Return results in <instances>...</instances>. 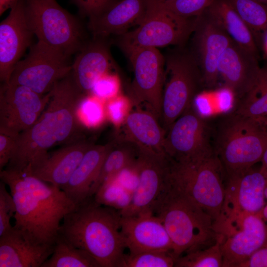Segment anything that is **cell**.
Listing matches in <instances>:
<instances>
[{"mask_svg":"<svg viewBox=\"0 0 267 267\" xmlns=\"http://www.w3.org/2000/svg\"><path fill=\"white\" fill-rule=\"evenodd\" d=\"M121 233L129 254L148 251L173 253L171 239L161 220L152 212L121 216Z\"/></svg>","mask_w":267,"mask_h":267,"instance_id":"obj_19","label":"cell"},{"mask_svg":"<svg viewBox=\"0 0 267 267\" xmlns=\"http://www.w3.org/2000/svg\"><path fill=\"white\" fill-rule=\"evenodd\" d=\"M138 152V145L131 140L126 137L115 139V143L106 156L91 188L90 196H94L104 182L133 164L137 158Z\"/></svg>","mask_w":267,"mask_h":267,"instance_id":"obj_28","label":"cell"},{"mask_svg":"<svg viewBox=\"0 0 267 267\" xmlns=\"http://www.w3.org/2000/svg\"><path fill=\"white\" fill-rule=\"evenodd\" d=\"M146 0H118L102 13L89 19L88 27L94 38L121 35L138 26L145 11Z\"/></svg>","mask_w":267,"mask_h":267,"instance_id":"obj_23","label":"cell"},{"mask_svg":"<svg viewBox=\"0 0 267 267\" xmlns=\"http://www.w3.org/2000/svg\"><path fill=\"white\" fill-rule=\"evenodd\" d=\"M261 69L258 55L234 41L224 51L218 63L219 74L224 82L225 87L237 100L255 85Z\"/></svg>","mask_w":267,"mask_h":267,"instance_id":"obj_20","label":"cell"},{"mask_svg":"<svg viewBox=\"0 0 267 267\" xmlns=\"http://www.w3.org/2000/svg\"><path fill=\"white\" fill-rule=\"evenodd\" d=\"M105 38H94L87 42L76 53L71 74L82 92H91L95 82L114 68L109 46Z\"/></svg>","mask_w":267,"mask_h":267,"instance_id":"obj_21","label":"cell"},{"mask_svg":"<svg viewBox=\"0 0 267 267\" xmlns=\"http://www.w3.org/2000/svg\"><path fill=\"white\" fill-rule=\"evenodd\" d=\"M19 0H0V15L6 10L12 8Z\"/></svg>","mask_w":267,"mask_h":267,"instance_id":"obj_44","label":"cell"},{"mask_svg":"<svg viewBox=\"0 0 267 267\" xmlns=\"http://www.w3.org/2000/svg\"><path fill=\"white\" fill-rule=\"evenodd\" d=\"M214 228L222 237V267H237L267 245V223L259 214L242 213L221 218Z\"/></svg>","mask_w":267,"mask_h":267,"instance_id":"obj_12","label":"cell"},{"mask_svg":"<svg viewBox=\"0 0 267 267\" xmlns=\"http://www.w3.org/2000/svg\"><path fill=\"white\" fill-rule=\"evenodd\" d=\"M34 33L29 25L25 0H19L0 24V79L8 84L15 66L32 44Z\"/></svg>","mask_w":267,"mask_h":267,"instance_id":"obj_17","label":"cell"},{"mask_svg":"<svg viewBox=\"0 0 267 267\" xmlns=\"http://www.w3.org/2000/svg\"><path fill=\"white\" fill-rule=\"evenodd\" d=\"M157 120L149 110H136L129 113L125 121L126 137L139 146L165 154L166 132Z\"/></svg>","mask_w":267,"mask_h":267,"instance_id":"obj_26","label":"cell"},{"mask_svg":"<svg viewBox=\"0 0 267 267\" xmlns=\"http://www.w3.org/2000/svg\"><path fill=\"white\" fill-rule=\"evenodd\" d=\"M50 96V91L40 94L23 86L2 84L0 129L19 134L26 131L40 116Z\"/></svg>","mask_w":267,"mask_h":267,"instance_id":"obj_15","label":"cell"},{"mask_svg":"<svg viewBox=\"0 0 267 267\" xmlns=\"http://www.w3.org/2000/svg\"><path fill=\"white\" fill-rule=\"evenodd\" d=\"M226 179L224 199L219 218L242 213L260 214L265 204L267 182V176L261 168L252 167Z\"/></svg>","mask_w":267,"mask_h":267,"instance_id":"obj_18","label":"cell"},{"mask_svg":"<svg viewBox=\"0 0 267 267\" xmlns=\"http://www.w3.org/2000/svg\"><path fill=\"white\" fill-rule=\"evenodd\" d=\"M153 214L161 220L170 236L176 259L184 253L209 246L217 240L211 216L167 181Z\"/></svg>","mask_w":267,"mask_h":267,"instance_id":"obj_4","label":"cell"},{"mask_svg":"<svg viewBox=\"0 0 267 267\" xmlns=\"http://www.w3.org/2000/svg\"><path fill=\"white\" fill-rule=\"evenodd\" d=\"M30 48L26 57L15 66L8 84L45 94L71 73L70 56L40 41Z\"/></svg>","mask_w":267,"mask_h":267,"instance_id":"obj_11","label":"cell"},{"mask_svg":"<svg viewBox=\"0 0 267 267\" xmlns=\"http://www.w3.org/2000/svg\"><path fill=\"white\" fill-rule=\"evenodd\" d=\"M261 162H262L261 168L267 176V144L263 153Z\"/></svg>","mask_w":267,"mask_h":267,"instance_id":"obj_46","label":"cell"},{"mask_svg":"<svg viewBox=\"0 0 267 267\" xmlns=\"http://www.w3.org/2000/svg\"><path fill=\"white\" fill-rule=\"evenodd\" d=\"M119 211L91 197L68 213L58 235L86 251L100 267H120L126 246L121 233Z\"/></svg>","mask_w":267,"mask_h":267,"instance_id":"obj_3","label":"cell"},{"mask_svg":"<svg viewBox=\"0 0 267 267\" xmlns=\"http://www.w3.org/2000/svg\"><path fill=\"white\" fill-rule=\"evenodd\" d=\"M133 194L115 178L104 182L94 195L95 200L102 205L113 208L119 212L130 204Z\"/></svg>","mask_w":267,"mask_h":267,"instance_id":"obj_33","label":"cell"},{"mask_svg":"<svg viewBox=\"0 0 267 267\" xmlns=\"http://www.w3.org/2000/svg\"><path fill=\"white\" fill-rule=\"evenodd\" d=\"M262 125L267 130V116L258 119Z\"/></svg>","mask_w":267,"mask_h":267,"instance_id":"obj_47","label":"cell"},{"mask_svg":"<svg viewBox=\"0 0 267 267\" xmlns=\"http://www.w3.org/2000/svg\"><path fill=\"white\" fill-rule=\"evenodd\" d=\"M265 204L260 213V215L267 223V182L265 189Z\"/></svg>","mask_w":267,"mask_h":267,"instance_id":"obj_45","label":"cell"},{"mask_svg":"<svg viewBox=\"0 0 267 267\" xmlns=\"http://www.w3.org/2000/svg\"><path fill=\"white\" fill-rule=\"evenodd\" d=\"M120 88V82L118 76L109 72L95 82L91 92L96 97L111 99L118 95Z\"/></svg>","mask_w":267,"mask_h":267,"instance_id":"obj_37","label":"cell"},{"mask_svg":"<svg viewBox=\"0 0 267 267\" xmlns=\"http://www.w3.org/2000/svg\"><path fill=\"white\" fill-rule=\"evenodd\" d=\"M119 45L134 70V78L130 90L132 102L137 106L145 105L161 120L165 58L157 48Z\"/></svg>","mask_w":267,"mask_h":267,"instance_id":"obj_10","label":"cell"},{"mask_svg":"<svg viewBox=\"0 0 267 267\" xmlns=\"http://www.w3.org/2000/svg\"><path fill=\"white\" fill-rule=\"evenodd\" d=\"M129 99L123 95H118L110 99L107 109L110 118L114 124L119 125L125 122L129 114Z\"/></svg>","mask_w":267,"mask_h":267,"instance_id":"obj_39","label":"cell"},{"mask_svg":"<svg viewBox=\"0 0 267 267\" xmlns=\"http://www.w3.org/2000/svg\"><path fill=\"white\" fill-rule=\"evenodd\" d=\"M114 0H72L80 14L89 19L97 16L105 10Z\"/></svg>","mask_w":267,"mask_h":267,"instance_id":"obj_40","label":"cell"},{"mask_svg":"<svg viewBox=\"0 0 267 267\" xmlns=\"http://www.w3.org/2000/svg\"><path fill=\"white\" fill-rule=\"evenodd\" d=\"M42 267H100L86 251L77 247L58 236L51 255Z\"/></svg>","mask_w":267,"mask_h":267,"instance_id":"obj_29","label":"cell"},{"mask_svg":"<svg viewBox=\"0 0 267 267\" xmlns=\"http://www.w3.org/2000/svg\"><path fill=\"white\" fill-rule=\"evenodd\" d=\"M115 142L93 145L85 153L67 183L61 189L76 205L91 197L90 192L103 162Z\"/></svg>","mask_w":267,"mask_h":267,"instance_id":"obj_25","label":"cell"},{"mask_svg":"<svg viewBox=\"0 0 267 267\" xmlns=\"http://www.w3.org/2000/svg\"><path fill=\"white\" fill-rule=\"evenodd\" d=\"M93 145L91 142L82 138L70 143L51 153H48L38 166L26 172L61 188L67 183L85 153Z\"/></svg>","mask_w":267,"mask_h":267,"instance_id":"obj_22","label":"cell"},{"mask_svg":"<svg viewBox=\"0 0 267 267\" xmlns=\"http://www.w3.org/2000/svg\"><path fill=\"white\" fill-rule=\"evenodd\" d=\"M136 160L133 164L122 170L117 175L112 178H115L120 184L133 194L138 183V174Z\"/></svg>","mask_w":267,"mask_h":267,"instance_id":"obj_41","label":"cell"},{"mask_svg":"<svg viewBox=\"0 0 267 267\" xmlns=\"http://www.w3.org/2000/svg\"><path fill=\"white\" fill-rule=\"evenodd\" d=\"M19 134L0 129V171L8 165L15 154Z\"/></svg>","mask_w":267,"mask_h":267,"instance_id":"obj_38","label":"cell"},{"mask_svg":"<svg viewBox=\"0 0 267 267\" xmlns=\"http://www.w3.org/2000/svg\"><path fill=\"white\" fill-rule=\"evenodd\" d=\"M136 160L138 183L129 205L120 211L130 216L152 212L167 183L169 159L165 154L138 146Z\"/></svg>","mask_w":267,"mask_h":267,"instance_id":"obj_14","label":"cell"},{"mask_svg":"<svg viewBox=\"0 0 267 267\" xmlns=\"http://www.w3.org/2000/svg\"><path fill=\"white\" fill-rule=\"evenodd\" d=\"M228 1L250 29L257 43L267 32V6L254 0Z\"/></svg>","mask_w":267,"mask_h":267,"instance_id":"obj_31","label":"cell"},{"mask_svg":"<svg viewBox=\"0 0 267 267\" xmlns=\"http://www.w3.org/2000/svg\"><path fill=\"white\" fill-rule=\"evenodd\" d=\"M169 159L168 183L201 207L215 222L225 195V174L215 153L185 163Z\"/></svg>","mask_w":267,"mask_h":267,"instance_id":"obj_6","label":"cell"},{"mask_svg":"<svg viewBox=\"0 0 267 267\" xmlns=\"http://www.w3.org/2000/svg\"><path fill=\"white\" fill-rule=\"evenodd\" d=\"M212 143L225 177H229L261 162L267 144V130L258 120L233 110L222 116L212 128Z\"/></svg>","mask_w":267,"mask_h":267,"instance_id":"obj_5","label":"cell"},{"mask_svg":"<svg viewBox=\"0 0 267 267\" xmlns=\"http://www.w3.org/2000/svg\"><path fill=\"white\" fill-rule=\"evenodd\" d=\"M176 259L172 252L144 251L125 254L120 267H173Z\"/></svg>","mask_w":267,"mask_h":267,"instance_id":"obj_34","label":"cell"},{"mask_svg":"<svg viewBox=\"0 0 267 267\" xmlns=\"http://www.w3.org/2000/svg\"><path fill=\"white\" fill-rule=\"evenodd\" d=\"M205 11L240 46L258 55L254 36L228 0H215Z\"/></svg>","mask_w":267,"mask_h":267,"instance_id":"obj_27","label":"cell"},{"mask_svg":"<svg viewBox=\"0 0 267 267\" xmlns=\"http://www.w3.org/2000/svg\"><path fill=\"white\" fill-rule=\"evenodd\" d=\"M0 178L15 204L14 227L33 243L54 246L61 222L77 205L61 188L25 171L6 167Z\"/></svg>","mask_w":267,"mask_h":267,"instance_id":"obj_1","label":"cell"},{"mask_svg":"<svg viewBox=\"0 0 267 267\" xmlns=\"http://www.w3.org/2000/svg\"><path fill=\"white\" fill-rule=\"evenodd\" d=\"M215 0H171L161 2L168 10L179 16L189 18L201 15Z\"/></svg>","mask_w":267,"mask_h":267,"instance_id":"obj_35","label":"cell"},{"mask_svg":"<svg viewBox=\"0 0 267 267\" xmlns=\"http://www.w3.org/2000/svg\"><path fill=\"white\" fill-rule=\"evenodd\" d=\"M29 25L40 41L70 56L87 42L79 20L55 0H25Z\"/></svg>","mask_w":267,"mask_h":267,"instance_id":"obj_8","label":"cell"},{"mask_svg":"<svg viewBox=\"0 0 267 267\" xmlns=\"http://www.w3.org/2000/svg\"><path fill=\"white\" fill-rule=\"evenodd\" d=\"M84 98L82 100L84 115L88 122L94 125L102 118V109L100 104L93 98Z\"/></svg>","mask_w":267,"mask_h":267,"instance_id":"obj_42","label":"cell"},{"mask_svg":"<svg viewBox=\"0 0 267 267\" xmlns=\"http://www.w3.org/2000/svg\"><path fill=\"white\" fill-rule=\"evenodd\" d=\"M233 111L257 120L267 116V66L261 68L256 83L237 100Z\"/></svg>","mask_w":267,"mask_h":267,"instance_id":"obj_30","label":"cell"},{"mask_svg":"<svg viewBox=\"0 0 267 267\" xmlns=\"http://www.w3.org/2000/svg\"><path fill=\"white\" fill-rule=\"evenodd\" d=\"M171 160L185 163L214 153L212 127L192 104L169 127L164 145Z\"/></svg>","mask_w":267,"mask_h":267,"instance_id":"obj_13","label":"cell"},{"mask_svg":"<svg viewBox=\"0 0 267 267\" xmlns=\"http://www.w3.org/2000/svg\"><path fill=\"white\" fill-rule=\"evenodd\" d=\"M203 85L201 72L192 52L178 50L165 58L161 120L166 133L192 105Z\"/></svg>","mask_w":267,"mask_h":267,"instance_id":"obj_7","label":"cell"},{"mask_svg":"<svg viewBox=\"0 0 267 267\" xmlns=\"http://www.w3.org/2000/svg\"><path fill=\"white\" fill-rule=\"evenodd\" d=\"M264 46L265 50L267 53V32L265 33V34L264 36Z\"/></svg>","mask_w":267,"mask_h":267,"instance_id":"obj_48","label":"cell"},{"mask_svg":"<svg viewBox=\"0 0 267 267\" xmlns=\"http://www.w3.org/2000/svg\"><path fill=\"white\" fill-rule=\"evenodd\" d=\"M258 2L267 6V0H254Z\"/></svg>","mask_w":267,"mask_h":267,"instance_id":"obj_49","label":"cell"},{"mask_svg":"<svg viewBox=\"0 0 267 267\" xmlns=\"http://www.w3.org/2000/svg\"><path fill=\"white\" fill-rule=\"evenodd\" d=\"M53 246L33 243L13 226L0 236V267H42Z\"/></svg>","mask_w":267,"mask_h":267,"instance_id":"obj_24","label":"cell"},{"mask_svg":"<svg viewBox=\"0 0 267 267\" xmlns=\"http://www.w3.org/2000/svg\"><path fill=\"white\" fill-rule=\"evenodd\" d=\"M6 184L0 182V236L10 230L13 226L10 219L14 217L16 206L10 193L6 188Z\"/></svg>","mask_w":267,"mask_h":267,"instance_id":"obj_36","label":"cell"},{"mask_svg":"<svg viewBox=\"0 0 267 267\" xmlns=\"http://www.w3.org/2000/svg\"><path fill=\"white\" fill-rule=\"evenodd\" d=\"M194 55L199 66L204 86H216L219 76L218 63L233 40L205 11L197 17L193 32Z\"/></svg>","mask_w":267,"mask_h":267,"instance_id":"obj_16","label":"cell"},{"mask_svg":"<svg viewBox=\"0 0 267 267\" xmlns=\"http://www.w3.org/2000/svg\"><path fill=\"white\" fill-rule=\"evenodd\" d=\"M237 267H267V245L255 251Z\"/></svg>","mask_w":267,"mask_h":267,"instance_id":"obj_43","label":"cell"},{"mask_svg":"<svg viewBox=\"0 0 267 267\" xmlns=\"http://www.w3.org/2000/svg\"><path fill=\"white\" fill-rule=\"evenodd\" d=\"M49 100L36 122L20 134L16 151L6 167L29 171L47 157L48 149L77 134V109L86 95L71 73L50 91Z\"/></svg>","mask_w":267,"mask_h":267,"instance_id":"obj_2","label":"cell"},{"mask_svg":"<svg viewBox=\"0 0 267 267\" xmlns=\"http://www.w3.org/2000/svg\"><path fill=\"white\" fill-rule=\"evenodd\" d=\"M197 17L179 16L167 10L159 0H146L141 22L134 30L119 35L118 44L155 48L181 46L193 33Z\"/></svg>","mask_w":267,"mask_h":267,"instance_id":"obj_9","label":"cell"},{"mask_svg":"<svg viewBox=\"0 0 267 267\" xmlns=\"http://www.w3.org/2000/svg\"><path fill=\"white\" fill-rule=\"evenodd\" d=\"M160 0L161 2H165V1L171 0Z\"/></svg>","mask_w":267,"mask_h":267,"instance_id":"obj_50","label":"cell"},{"mask_svg":"<svg viewBox=\"0 0 267 267\" xmlns=\"http://www.w3.org/2000/svg\"><path fill=\"white\" fill-rule=\"evenodd\" d=\"M216 241L205 248L185 253L176 259L175 267H222V237L218 234Z\"/></svg>","mask_w":267,"mask_h":267,"instance_id":"obj_32","label":"cell"}]
</instances>
